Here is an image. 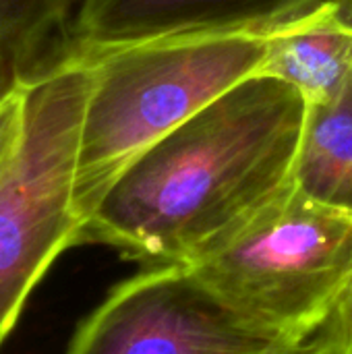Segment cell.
<instances>
[{
    "label": "cell",
    "mask_w": 352,
    "mask_h": 354,
    "mask_svg": "<svg viewBox=\"0 0 352 354\" xmlns=\"http://www.w3.org/2000/svg\"><path fill=\"white\" fill-rule=\"evenodd\" d=\"M309 102L255 75L135 160L83 228V243L143 266L187 263L295 180Z\"/></svg>",
    "instance_id": "1"
},
{
    "label": "cell",
    "mask_w": 352,
    "mask_h": 354,
    "mask_svg": "<svg viewBox=\"0 0 352 354\" xmlns=\"http://www.w3.org/2000/svg\"><path fill=\"white\" fill-rule=\"evenodd\" d=\"M278 27L178 35L85 54L93 85L75 187L85 224L135 160L226 91L261 75Z\"/></svg>",
    "instance_id": "2"
},
{
    "label": "cell",
    "mask_w": 352,
    "mask_h": 354,
    "mask_svg": "<svg viewBox=\"0 0 352 354\" xmlns=\"http://www.w3.org/2000/svg\"><path fill=\"white\" fill-rule=\"evenodd\" d=\"M185 266L243 324L303 346L352 284V209L293 180Z\"/></svg>",
    "instance_id": "3"
},
{
    "label": "cell",
    "mask_w": 352,
    "mask_h": 354,
    "mask_svg": "<svg viewBox=\"0 0 352 354\" xmlns=\"http://www.w3.org/2000/svg\"><path fill=\"white\" fill-rule=\"evenodd\" d=\"M91 58L66 54L25 89L23 137L0 172V346L52 263L81 245L77 160Z\"/></svg>",
    "instance_id": "4"
},
{
    "label": "cell",
    "mask_w": 352,
    "mask_h": 354,
    "mask_svg": "<svg viewBox=\"0 0 352 354\" xmlns=\"http://www.w3.org/2000/svg\"><path fill=\"white\" fill-rule=\"evenodd\" d=\"M303 346L249 328L185 263H164L118 282L81 322L66 354H293Z\"/></svg>",
    "instance_id": "5"
},
{
    "label": "cell",
    "mask_w": 352,
    "mask_h": 354,
    "mask_svg": "<svg viewBox=\"0 0 352 354\" xmlns=\"http://www.w3.org/2000/svg\"><path fill=\"white\" fill-rule=\"evenodd\" d=\"M330 0H81L68 48L81 54L195 33L272 29Z\"/></svg>",
    "instance_id": "6"
},
{
    "label": "cell",
    "mask_w": 352,
    "mask_h": 354,
    "mask_svg": "<svg viewBox=\"0 0 352 354\" xmlns=\"http://www.w3.org/2000/svg\"><path fill=\"white\" fill-rule=\"evenodd\" d=\"M261 75L290 83L309 104L340 95L352 81V21L336 0L278 27Z\"/></svg>",
    "instance_id": "7"
},
{
    "label": "cell",
    "mask_w": 352,
    "mask_h": 354,
    "mask_svg": "<svg viewBox=\"0 0 352 354\" xmlns=\"http://www.w3.org/2000/svg\"><path fill=\"white\" fill-rule=\"evenodd\" d=\"M81 0H0V102L52 68L71 41Z\"/></svg>",
    "instance_id": "8"
},
{
    "label": "cell",
    "mask_w": 352,
    "mask_h": 354,
    "mask_svg": "<svg viewBox=\"0 0 352 354\" xmlns=\"http://www.w3.org/2000/svg\"><path fill=\"white\" fill-rule=\"evenodd\" d=\"M295 183L311 197L352 209V81L326 104H309Z\"/></svg>",
    "instance_id": "9"
},
{
    "label": "cell",
    "mask_w": 352,
    "mask_h": 354,
    "mask_svg": "<svg viewBox=\"0 0 352 354\" xmlns=\"http://www.w3.org/2000/svg\"><path fill=\"white\" fill-rule=\"evenodd\" d=\"M313 342L319 354H352V284Z\"/></svg>",
    "instance_id": "10"
},
{
    "label": "cell",
    "mask_w": 352,
    "mask_h": 354,
    "mask_svg": "<svg viewBox=\"0 0 352 354\" xmlns=\"http://www.w3.org/2000/svg\"><path fill=\"white\" fill-rule=\"evenodd\" d=\"M25 127V89L0 102V172L12 158Z\"/></svg>",
    "instance_id": "11"
},
{
    "label": "cell",
    "mask_w": 352,
    "mask_h": 354,
    "mask_svg": "<svg viewBox=\"0 0 352 354\" xmlns=\"http://www.w3.org/2000/svg\"><path fill=\"white\" fill-rule=\"evenodd\" d=\"M336 4H338V8H340V12L352 21V0H336Z\"/></svg>",
    "instance_id": "12"
},
{
    "label": "cell",
    "mask_w": 352,
    "mask_h": 354,
    "mask_svg": "<svg viewBox=\"0 0 352 354\" xmlns=\"http://www.w3.org/2000/svg\"><path fill=\"white\" fill-rule=\"evenodd\" d=\"M293 354H319V351H317V346H315L313 340H311V342H307L301 351H297V353Z\"/></svg>",
    "instance_id": "13"
}]
</instances>
